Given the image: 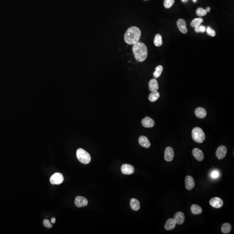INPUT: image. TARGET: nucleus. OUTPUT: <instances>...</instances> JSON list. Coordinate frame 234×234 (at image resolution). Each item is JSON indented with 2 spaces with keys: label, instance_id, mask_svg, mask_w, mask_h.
<instances>
[{
  "label": "nucleus",
  "instance_id": "nucleus-15",
  "mask_svg": "<svg viewBox=\"0 0 234 234\" xmlns=\"http://www.w3.org/2000/svg\"><path fill=\"white\" fill-rule=\"evenodd\" d=\"M142 124L144 127L150 128L154 126L155 122L152 118L149 117H145L141 122Z\"/></svg>",
  "mask_w": 234,
  "mask_h": 234
},
{
  "label": "nucleus",
  "instance_id": "nucleus-27",
  "mask_svg": "<svg viewBox=\"0 0 234 234\" xmlns=\"http://www.w3.org/2000/svg\"><path fill=\"white\" fill-rule=\"evenodd\" d=\"M196 12V14L199 17L204 16L206 15L207 14L206 9L202 8V7H199V8H197Z\"/></svg>",
  "mask_w": 234,
  "mask_h": 234
},
{
  "label": "nucleus",
  "instance_id": "nucleus-6",
  "mask_svg": "<svg viewBox=\"0 0 234 234\" xmlns=\"http://www.w3.org/2000/svg\"><path fill=\"white\" fill-rule=\"evenodd\" d=\"M209 204L213 207L219 209L223 205V201L220 198L214 197L210 200Z\"/></svg>",
  "mask_w": 234,
  "mask_h": 234
},
{
  "label": "nucleus",
  "instance_id": "nucleus-8",
  "mask_svg": "<svg viewBox=\"0 0 234 234\" xmlns=\"http://www.w3.org/2000/svg\"><path fill=\"white\" fill-rule=\"evenodd\" d=\"M174 154L173 149L171 147H167L165 151L164 159L167 162H170L173 160Z\"/></svg>",
  "mask_w": 234,
  "mask_h": 234
},
{
  "label": "nucleus",
  "instance_id": "nucleus-33",
  "mask_svg": "<svg viewBox=\"0 0 234 234\" xmlns=\"http://www.w3.org/2000/svg\"><path fill=\"white\" fill-rule=\"evenodd\" d=\"M56 222V219L55 218H53L51 219V222L52 223H55Z\"/></svg>",
  "mask_w": 234,
  "mask_h": 234
},
{
  "label": "nucleus",
  "instance_id": "nucleus-13",
  "mask_svg": "<svg viewBox=\"0 0 234 234\" xmlns=\"http://www.w3.org/2000/svg\"><path fill=\"white\" fill-rule=\"evenodd\" d=\"M177 25L180 31L183 33H187L188 30L186 28V22L183 19H180L177 22Z\"/></svg>",
  "mask_w": 234,
  "mask_h": 234
},
{
  "label": "nucleus",
  "instance_id": "nucleus-28",
  "mask_svg": "<svg viewBox=\"0 0 234 234\" xmlns=\"http://www.w3.org/2000/svg\"><path fill=\"white\" fill-rule=\"evenodd\" d=\"M175 0H164V6L167 9L170 8L174 4Z\"/></svg>",
  "mask_w": 234,
  "mask_h": 234
},
{
  "label": "nucleus",
  "instance_id": "nucleus-34",
  "mask_svg": "<svg viewBox=\"0 0 234 234\" xmlns=\"http://www.w3.org/2000/svg\"><path fill=\"white\" fill-rule=\"evenodd\" d=\"M210 7H207L206 9V11L207 13L209 12L210 11Z\"/></svg>",
  "mask_w": 234,
  "mask_h": 234
},
{
  "label": "nucleus",
  "instance_id": "nucleus-14",
  "mask_svg": "<svg viewBox=\"0 0 234 234\" xmlns=\"http://www.w3.org/2000/svg\"><path fill=\"white\" fill-rule=\"evenodd\" d=\"M193 154L194 157L199 161H202L204 160V156L203 152L200 149L198 148L193 149Z\"/></svg>",
  "mask_w": 234,
  "mask_h": 234
},
{
  "label": "nucleus",
  "instance_id": "nucleus-37",
  "mask_svg": "<svg viewBox=\"0 0 234 234\" xmlns=\"http://www.w3.org/2000/svg\"><path fill=\"white\" fill-rule=\"evenodd\" d=\"M144 1H147V0H144Z\"/></svg>",
  "mask_w": 234,
  "mask_h": 234
},
{
  "label": "nucleus",
  "instance_id": "nucleus-11",
  "mask_svg": "<svg viewBox=\"0 0 234 234\" xmlns=\"http://www.w3.org/2000/svg\"><path fill=\"white\" fill-rule=\"evenodd\" d=\"M185 215L182 212H178L175 214L174 216V220L176 224L182 225L184 223L185 221Z\"/></svg>",
  "mask_w": 234,
  "mask_h": 234
},
{
  "label": "nucleus",
  "instance_id": "nucleus-21",
  "mask_svg": "<svg viewBox=\"0 0 234 234\" xmlns=\"http://www.w3.org/2000/svg\"><path fill=\"white\" fill-rule=\"evenodd\" d=\"M191 210L192 213L194 215L201 214L203 212L202 208L196 204H193L191 207Z\"/></svg>",
  "mask_w": 234,
  "mask_h": 234
},
{
  "label": "nucleus",
  "instance_id": "nucleus-22",
  "mask_svg": "<svg viewBox=\"0 0 234 234\" xmlns=\"http://www.w3.org/2000/svg\"><path fill=\"white\" fill-rule=\"evenodd\" d=\"M232 230V226L229 223H225L222 225L221 231L224 234H228Z\"/></svg>",
  "mask_w": 234,
  "mask_h": 234
},
{
  "label": "nucleus",
  "instance_id": "nucleus-26",
  "mask_svg": "<svg viewBox=\"0 0 234 234\" xmlns=\"http://www.w3.org/2000/svg\"><path fill=\"white\" fill-rule=\"evenodd\" d=\"M163 70V67L162 66L160 65L156 68V71L154 73V76L155 78H158L161 75Z\"/></svg>",
  "mask_w": 234,
  "mask_h": 234
},
{
  "label": "nucleus",
  "instance_id": "nucleus-36",
  "mask_svg": "<svg viewBox=\"0 0 234 234\" xmlns=\"http://www.w3.org/2000/svg\"><path fill=\"white\" fill-rule=\"evenodd\" d=\"M197 0H193V1L194 3H196L197 2Z\"/></svg>",
  "mask_w": 234,
  "mask_h": 234
},
{
  "label": "nucleus",
  "instance_id": "nucleus-10",
  "mask_svg": "<svg viewBox=\"0 0 234 234\" xmlns=\"http://www.w3.org/2000/svg\"><path fill=\"white\" fill-rule=\"evenodd\" d=\"M75 203L78 207H82L87 206L88 203V201L85 198L79 196L75 198Z\"/></svg>",
  "mask_w": 234,
  "mask_h": 234
},
{
  "label": "nucleus",
  "instance_id": "nucleus-17",
  "mask_svg": "<svg viewBox=\"0 0 234 234\" xmlns=\"http://www.w3.org/2000/svg\"><path fill=\"white\" fill-rule=\"evenodd\" d=\"M139 143L141 146L146 148H150L151 143L147 137L144 136H141L139 138Z\"/></svg>",
  "mask_w": 234,
  "mask_h": 234
},
{
  "label": "nucleus",
  "instance_id": "nucleus-16",
  "mask_svg": "<svg viewBox=\"0 0 234 234\" xmlns=\"http://www.w3.org/2000/svg\"><path fill=\"white\" fill-rule=\"evenodd\" d=\"M149 88L151 92H156L159 89V85L158 82L155 79H151L148 84Z\"/></svg>",
  "mask_w": 234,
  "mask_h": 234
},
{
  "label": "nucleus",
  "instance_id": "nucleus-31",
  "mask_svg": "<svg viewBox=\"0 0 234 234\" xmlns=\"http://www.w3.org/2000/svg\"><path fill=\"white\" fill-rule=\"evenodd\" d=\"M43 224L44 226L45 227H47V228H50L52 227V225L51 224V223H50V222L49 220H44Z\"/></svg>",
  "mask_w": 234,
  "mask_h": 234
},
{
  "label": "nucleus",
  "instance_id": "nucleus-4",
  "mask_svg": "<svg viewBox=\"0 0 234 234\" xmlns=\"http://www.w3.org/2000/svg\"><path fill=\"white\" fill-rule=\"evenodd\" d=\"M76 156L78 160L82 164H87L91 162V157L90 154L82 148H79L77 150Z\"/></svg>",
  "mask_w": 234,
  "mask_h": 234
},
{
  "label": "nucleus",
  "instance_id": "nucleus-35",
  "mask_svg": "<svg viewBox=\"0 0 234 234\" xmlns=\"http://www.w3.org/2000/svg\"><path fill=\"white\" fill-rule=\"evenodd\" d=\"M182 2H183L185 3L186 2L188 1V0H182Z\"/></svg>",
  "mask_w": 234,
  "mask_h": 234
},
{
  "label": "nucleus",
  "instance_id": "nucleus-9",
  "mask_svg": "<svg viewBox=\"0 0 234 234\" xmlns=\"http://www.w3.org/2000/svg\"><path fill=\"white\" fill-rule=\"evenodd\" d=\"M122 172L126 175H130L135 172V168L133 166L128 164H124L121 167Z\"/></svg>",
  "mask_w": 234,
  "mask_h": 234
},
{
  "label": "nucleus",
  "instance_id": "nucleus-12",
  "mask_svg": "<svg viewBox=\"0 0 234 234\" xmlns=\"http://www.w3.org/2000/svg\"><path fill=\"white\" fill-rule=\"evenodd\" d=\"M185 188L188 191L192 190L195 186V182L191 176H186L185 178Z\"/></svg>",
  "mask_w": 234,
  "mask_h": 234
},
{
  "label": "nucleus",
  "instance_id": "nucleus-1",
  "mask_svg": "<svg viewBox=\"0 0 234 234\" xmlns=\"http://www.w3.org/2000/svg\"><path fill=\"white\" fill-rule=\"evenodd\" d=\"M140 29L135 26L130 27L126 31L124 36V40L127 43L134 45L139 41L141 37Z\"/></svg>",
  "mask_w": 234,
  "mask_h": 234
},
{
  "label": "nucleus",
  "instance_id": "nucleus-20",
  "mask_svg": "<svg viewBox=\"0 0 234 234\" xmlns=\"http://www.w3.org/2000/svg\"><path fill=\"white\" fill-rule=\"evenodd\" d=\"M130 206L134 211H138L140 208V204L138 200L135 198L132 199L130 201Z\"/></svg>",
  "mask_w": 234,
  "mask_h": 234
},
{
  "label": "nucleus",
  "instance_id": "nucleus-3",
  "mask_svg": "<svg viewBox=\"0 0 234 234\" xmlns=\"http://www.w3.org/2000/svg\"><path fill=\"white\" fill-rule=\"evenodd\" d=\"M192 137L193 140L198 143H202L206 138L205 133L200 128L196 127L192 130Z\"/></svg>",
  "mask_w": 234,
  "mask_h": 234
},
{
  "label": "nucleus",
  "instance_id": "nucleus-29",
  "mask_svg": "<svg viewBox=\"0 0 234 234\" xmlns=\"http://www.w3.org/2000/svg\"><path fill=\"white\" fill-rule=\"evenodd\" d=\"M206 30V28L205 26L203 25H199L198 27L195 28V31L196 33H204Z\"/></svg>",
  "mask_w": 234,
  "mask_h": 234
},
{
  "label": "nucleus",
  "instance_id": "nucleus-7",
  "mask_svg": "<svg viewBox=\"0 0 234 234\" xmlns=\"http://www.w3.org/2000/svg\"><path fill=\"white\" fill-rule=\"evenodd\" d=\"M227 148L224 145H221L217 149L216 156L219 160L223 159L227 154Z\"/></svg>",
  "mask_w": 234,
  "mask_h": 234
},
{
  "label": "nucleus",
  "instance_id": "nucleus-19",
  "mask_svg": "<svg viewBox=\"0 0 234 234\" xmlns=\"http://www.w3.org/2000/svg\"><path fill=\"white\" fill-rule=\"evenodd\" d=\"M195 114L196 117L200 118H205L207 115L206 111L204 108L199 107L196 109Z\"/></svg>",
  "mask_w": 234,
  "mask_h": 234
},
{
  "label": "nucleus",
  "instance_id": "nucleus-24",
  "mask_svg": "<svg viewBox=\"0 0 234 234\" xmlns=\"http://www.w3.org/2000/svg\"><path fill=\"white\" fill-rule=\"evenodd\" d=\"M154 44L157 47L161 46L163 44L162 37L160 34H157L156 35L154 39Z\"/></svg>",
  "mask_w": 234,
  "mask_h": 234
},
{
  "label": "nucleus",
  "instance_id": "nucleus-25",
  "mask_svg": "<svg viewBox=\"0 0 234 234\" xmlns=\"http://www.w3.org/2000/svg\"><path fill=\"white\" fill-rule=\"evenodd\" d=\"M203 21V19L202 18L194 19L191 22V25L193 28H196L200 25Z\"/></svg>",
  "mask_w": 234,
  "mask_h": 234
},
{
  "label": "nucleus",
  "instance_id": "nucleus-30",
  "mask_svg": "<svg viewBox=\"0 0 234 234\" xmlns=\"http://www.w3.org/2000/svg\"><path fill=\"white\" fill-rule=\"evenodd\" d=\"M207 33L211 37H214L216 35V31L210 28L209 27H208L206 29Z\"/></svg>",
  "mask_w": 234,
  "mask_h": 234
},
{
  "label": "nucleus",
  "instance_id": "nucleus-23",
  "mask_svg": "<svg viewBox=\"0 0 234 234\" xmlns=\"http://www.w3.org/2000/svg\"><path fill=\"white\" fill-rule=\"evenodd\" d=\"M160 96V94L159 92L157 91L152 92L149 95L148 99L150 101H151V102H154L159 98Z\"/></svg>",
  "mask_w": 234,
  "mask_h": 234
},
{
  "label": "nucleus",
  "instance_id": "nucleus-18",
  "mask_svg": "<svg viewBox=\"0 0 234 234\" xmlns=\"http://www.w3.org/2000/svg\"><path fill=\"white\" fill-rule=\"evenodd\" d=\"M176 223L174 219L170 218L167 221L165 225V229L167 231H170V230L174 229L176 227Z\"/></svg>",
  "mask_w": 234,
  "mask_h": 234
},
{
  "label": "nucleus",
  "instance_id": "nucleus-32",
  "mask_svg": "<svg viewBox=\"0 0 234 234\" xmlns=\"http://www.w3.org/2000/svg\"><path fill=\"white\" fill-rule=\"evenodd\" d=\"M219 172L218 171L215 170V171H213V172H212L211 177H212V178H217L219 177Z\"/></svg>",
  "mask_w": 234,
  "mask_h": 234
},
{
  "label": "nucleus",
  "instance_id": "nucleus-2",
  "mask_svg": "<svg viewBox=\"0 0 234 234\" xmlns=\"http://www.w3.org/2000/svg\"><path fill=\"white\" fill-rule=\"evenodd\" d=\"M132 50L135 58L138 62H143L147 59L148 49L145 44L138 42L134 44Z\"/></svg>",
  "mask_w": 234,
  "mask_h": 234
},
{
  "label": "nucleus",
  "instance_id": "nucleus-5",
  "mask_svg": "<svg viewBox=\"0 0 234 234\" xmlns=\"http://www.w3.org/2000/svg\"><path fill=\"white\" fill-rule=\"evenodd\" d=\"M64 181L63 175L59 172H57L52 175L50 179V182L53 185H59Z\"/></svg>",
  "mask_w": 234,
  "mask_h": 234
}]
</instances>
